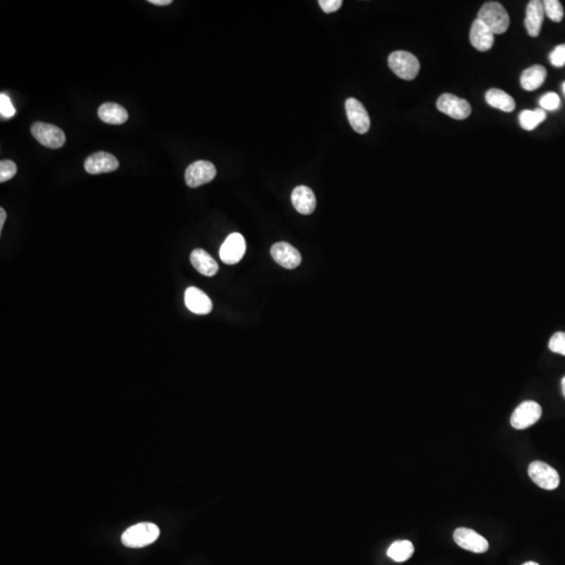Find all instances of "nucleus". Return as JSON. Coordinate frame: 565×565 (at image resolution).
<instances>
[{"mask_svg":"<svg viewBox=\"0 0 565 565\" xmlns=\"http://www.w3.org/2000/svg\"><path fill=\"white\" fill-rule=\"evenodd\" d=\"M562 88H563V92H564V94H565V82H564V83H563Z\"/></svg>","mask_w":565,"mask_h":565,"instance_id":"nucleus-35","label":"nucleus"},{"mask_svg":"<svg viewBox=\"0 0 565 565\" xmlns=\"http://www.w3.org/2000/svg\"><path fill=\"white\" fill-rule=\"evenodd\" d=\"M0 113L1 116L6 119L12 118L15 114V108L12 105L9 96L5 94H0Z\"/></svg>","mask_w":565,"mask_h":565,"instance_id":"nucleus-29","label":"nucleus"},{"mask_svg":"<svg viewBox=\"0 0 565 565\" xmlns=\"http://www.w3.org/2000/svg\"><path fill=\"white\" fill-rule=\"evenodd\" d=\"M346 111L349 122L354 131L359 134H365L369 131L371 126L369 113L358 100L349 98L346 101Z\"/></svg>","mask_w":565,"mask_h":565,"instance_id":"nucleus-11","label":"nucleus"},{"mask_svg":"<svg viewBox=\"0 0 565 565\" xmlns=\"http://www.w3.org/2000/svg\"><path fill=\"white\" fill-rule=\"evenodd\" d=\"M17 173V166L12 160L5 159L0 162V182L12 180Z\"/></svg>","mask_w":565,"mask_h":565,"instance_id":"nucleus-25","label":"nucleus"},{"mask_svg":"<svg viewBox=\"0 0 565 565\" xmlns=\"http://www.w3.org/2000/svg\"><path fill=\"white\" fill-rule=\"evenodd\" d=\"M437 107L444 114L455 120H466L471 114V106L469 103L455 94H442L437 98Z\"/></svg>","mask_w":565,"mask_h":565,"instance_id":"nucleus-5","label":"nucleus"},{"mask_svg":"<svg viewBox=\"0 0 565 565\" xmlns=\"http://www.w3.org/2000/svg\"><path fill=\"white\" fill-rule=\"evenodd\" d=\"M414 546L408 540L394 542L388 550V556L396 562H404L414 554Z\"/></svg>","mask_w":565,"mask_h":565,"instance_id":"nucleus-22","label":"nucleus"},{"mask_svg":"<svg viewBox=\"0 0 565 565\" xmlns=\"http://www.w3.org/2000/svg\"><path fill=\"white\" fill-rule=\"evenodd\" d=\"M98 118L110 125H122L127 122L129 116L126 109L116 103H105L98 111Z\"/></svg>","mask_w":565,"mask_h":565,"instance_id":"nucleus-18","label":"nucleus"},{"mask_svg":"<svg viewBox=\"0 0 565 565\" xmlns=\"http://www.w3.org/2000/svg\"><path fill=\"white\" fill-rule=\"evenodd\" d=\"M546 118V110L537 108L535 110H523L519 114V124L525 130L532 131L544 122Z\"/></svg>","mask_w":565,"mask_h":565,"instance_id":"nucleus-23","label":"nucleus"},{"mask_svg":"<svg viewBox=\"0 0 565 565\" xmlns=\"http://www.w3.org/2000/svg\"><path fill=\"white\" fill-rule=\"evenodd\" d=\"M544 3L539 0H532L530 1L525 11V26L527 28L530 36L538 37L541 31L542 24L544 19Z\"/></svg>","mask_w":565,"mask_h":565,"instance_id":"nucleus-16","label":"nucleus"},{"mask_svg":"<svg viewBox=\"0 0 565 565\" xmlns=\"http://www.w3.org/2000/svg\"><path fill=\"white\" fill-rule=\"evenodd\" d=\"M550 61L554 67H562L565 65V44L558 45L550 53Z\"/></svg>","mask_w":565,"mask_h":565,"instance_id":"nucleus-28","label":"nucleus"},{"mask_svg":"<svg viewBox=\"0 0 565 565\" xmlns=\"http://www.w3.org/2000/svg\"><path fill=\"white\" fill-rule=\"evenodd\" d=\"M548 349L552 352L565 356V332H557L550 337Z\"/></svg>","mask_w":565,"mask_h":565,"instance_id":"nucleus-26","label":"nucleus"},{"mask_svg":"<svg viewBox=\"0 0 565 565\" xmlns=\"http://www.w3.org/2000/svg\"><path fill=\"white\" fill-rule=\"evenodd\" d=\"M453 539L460 548L469 552L483 554L489 548V544L486 538L483 537L476 531L467 528H459L453 533Z\"/></svg>","mask_w":565,"mask_h":565,"instance_id":"nucleus-10","label":"nucleus"},{"mask_svg":"<svg viewBox=\"0 0 565 565\" xmlns=\"http://www.w3.org/2000/svg\"><path fill=\"white\" fill-rule=\"evenodd\" d=\"M561 388H562V394L565 398V377L563 378L562 381H561Z\"/></svg>","mask_w":565,"mask_h":565,"instance_id":"nucleus-33","label":"nucleus"},{"mask_svg":"<svg viewBox=\"0 0 565 565\" xmlns=\"http://www.w3.org/2000/svg\"><path fill=\"white\" fill-rule=\"evenodd\" d=\"M217 175L216 166L211 162L198 160L193 162L186 168L184 178L186 184L190 188H198L203 184H209Z\"/></svg>","mask_w":565,"mask_h":565,"instance_id":"nucleus-6","label":"nucleus"},{"mask_svg":"<svg viewBox=\"0 0 565 565\" xmlns=\"http://www.w3.org/2000/svg\"><path fill=\"white\" fill-rule=\"evenodd\" d=\"M546 69L542 65H533L523 71L521 77V87L528 92L538 89L546 81Z\"/></svg>","mask_w":565,"mask_h":565,"instance_id":"nucleus-20","label":"nucleus"},{"mask_svg":"<svg viewBox=\"0 0 565 565\" xmlns=\"http://www.w3.org/2000/svg\"><path fill=\"white\" fill-rule=\"evenodd\" d=\"M291 201L295 209L302 215H310L315 211V195L308 186H297L291 195Z\"/></svg>","mask_w":565,"mask_h":565,"instance_id":"nucleus-17","label":"nucleus"},{"mask_svg":"<svg viewBox=\"0 0 565 565\" xmlns=\"http://www.w3.org/2000/svg\"><path fill=\"white\" fill-rule=\"evenodd\" d=\"M84 166L87 173L96 175V174L110 173V172L116 171L120 166V164L116 156L101 151L88 156Z\"/></svg>","mask_w":565,"mask_h":565,"instance_id":"nucleus-12","label":"nucleus"},{"mask_svg":"<svg viewBox=\"0 0 565 565\" xmlns=\"http://www.w3.org/2000/svg\"><path fill=\"white\" fill-rule=\"evenodd\" d=\"M486 101L490 106L499 109L503 112H512L516 104L514 98L510 94H505L503 90L492 88L486 94Z\"/></svg>","mask_w":565,"mask_h":565,"instance_id":"nucleus-21","label":"nucleus"},{"mask_svg":"<svg viewBox=\"0 0 565 565\" xmlns=\"http://www.w3.org/2000/svg\"><path fill=\"white\" fill-rule=\"evenodd\" d=\"M159 528L154 523H137L124 532L122 542L127 548H145L155 542L159 537Z\"/></svg>","mask_w":565,"mask_h":565,"instance_id":"nucleus-1","label":"nucleus"},{"mask_svg":"<svg viewBox=\"0 0 565 565\" xmlns=\"http://www.w3.org/2000/svg\"><path fill=\"white\" fill-rule=\"evenodd\" d=\"M149 3H152V5L160 6V7H162V6L171 5L173 1H172V0H149Z\"/></svg>","mask_w":565,"mask_h":565,"instance_id":"nucleus-32","label":"nucleus"},{"mask_svg":"<svg viewBox=\"0 0 565 565\" xmlns=\"http://www.w3.org/2000/svg\"><path fill=\"white\" fill-rule=\"evenodd\" d=\"M470 42L478 51H489L494 44V34L482 20L476 18L470 30Z\"/></svg>","mask_w":565,"mask_h":565,"instance_id":"nucleus-14","label":"nucleus"},{"mask_svg":"<svg viewBox=\"0 0 565 565\" xmlns=\"http://www.w3.org/2000/svg\"><path fill=\"white\" fill-rule=\"evenodd\" d=\"M31 131L37 141L49 149H59L63 147L67 141V137L62 129L55 125L36 122L33 125Z\"/></svg>","mask_w":565,"mask_h":565,"instance_id":"nucleus-4","label":"nucleus"},{"mask_svg":"<svg viewBox=\"0 0 565 565\" xmlns=\"http://www.w3.org/2000/svg\"><path fill=\"white\" fill-rule=\"evenodd\" d=\"M184 303L191 312L198 314V315L211 313L213 310V303L211 299L196 287H190L186 289L184 293Z\"/></svg>","mask_w":565,"mask_h":565,"instance_id":"nucleus-15","label":"nucleus"},{"mask_svg":"<svg viewBox=\"0 0 565 565\" xmlns=\"http://www.w3.org/2000/svg\"><path fill=\"white\" fill-rule=\"evenodd\" d=\"M544 8L546 15L553 21L560 22L563 19L564 11L558 0H544Z\"/></svg>","mask_w":565,"mask_h":565,"instance_id":"nucleus-24","label":"nucleus"},{"mask_svg":"<svg viewBox=\"0 0 565 565\" xmlns=\"http://www.w3.org/2000/svg\"><path fill=\"white\" fill-rule=\"evenodd\" d=\"M246 252L245 239L239 233H234L226 238L220 248V259L227 265H235L243 259Z\"/></svg>","mask_w":565,"mask_h":565,"instance_id":"nucleus-9","label":"nucleus"},{"mask_svg":"<svg viewBox=\"0 0 565 565\" xmlns=\"http://www.w3.org/2000/svg\"><path fill=\"white\" fill-rule=\"evenodd\" d=\"M542 408L537 402L525 401L517 406L511 417V424L515 429L523 431L535 424L541 418Z\"/></svg>","mask_w":565,"mask_h":565,"instance_id":"nucleus-8","label":"nucleus"},{"mask_svg":"<svg viewBox=\"0 0 565 565\" xmlns=\"http://www.w3.org/2000/svg\"><path fill=\"white\" fill-rule=\"evenodd\" d=\"M478 19L482 20L493 34H503L510 26V17L503 5L496 1H489L480 8Z\"/></svg>","mask_w":565,"mask_h":565,"instance_id":"nucleus-2","label":"nucleus"},{"mask_svg":"<svg viewBox=\"0 0 565 565\" xmlns=\"http://www.w3.org/2000/svg\"><path fill=\"white\" fill-rule=\"evenodd\" d=\"M273 260L287 269H295L302 263V256L297 248L286 242H279L271 247Z\"/></svg>","mask_w":565,"mask_h":565,"instance_id":"nucleus-13","label":"nucleus"},{"mask_svg":"<svg viewBox=\"0 0 565 565\" xmlns=\"http://www.w3.org/2000/svg\"><path fill=\"white\" fill-rule=\"evenodd\" d=\"M6 219H7V213H6L5 209L1 207V209H0V234H1V232H3Z\"/></svg>","mask_w":565,"mask_h":565,"instance_id":"nucleus-31","label":"nucleus"},{"mask_svg":"<svg viewBox=\"0 0 565 565\" xmlns=\"http://www.w3.org/2000/svg\"><path fill=\"white\" fill-rule=\"evenodd\" d=\"M388 67L394 75L408 81L414 80L420 71V62L416 55L404 51L390 53Z\"/></svg>","mask_w":565,"mask_h":565,"instance_id":"nucleus-3","label":"nucleus"},{"mask_svg":"<svg viewBox=\"0 0 565 565\" xmlns=\"http://www.w3.org/2000/svg\"><path fill=\"white\" fill-rule=\"evenodd\" d=\"M539 104L544 110H557L560 107V96L556 92H548L540 98Z\"/></svg>","mask_w":565,"mask_h":565,"instance_id":"nucleus-27","label":"nucleus"},{"mask_svg":"<svg viewBox=\"0 0 565 565\" xmlns=\"http://www.w3.org/2000/svg\"><path fill=\"white\" fill-rule=\"evenodd\" d=\"M523 565H539V564H538V563L532 562V561H530V562L525 563V564Z\"/></svg>","mask_w":565,"mask_h":565,"instance_id":"nucleus-34","label":"nucleus"},{"mask_svg":"<svg viewBox=\"0 0 565 565\" xmlns=\"http://www.w3.org/2000/svg\"><path fill=\"white\" fill-rule=\"evenodd\" d=\"M320 8L324 10V13H333L340 9L342 6V0H320L318 1Z\"/></svg>","mask_w":565,"mask_h":565,"instance_id":"nucleus-30","label":"nucleus"},{"mask_svg":"<svg viewBox=\"0 0 565 565\" xmlns=\"http://www.w3.org/2000/svg\"><path fill=\"white\" fill-rule=\"evenodd\" d=\"M528 471L531 480L544 490H554L560 484V476L557 470L544 462L535 461L530 464Z\"/></svg>","mask_w":565,"mask_h":565,"instance_id":"nucleus-7","label":"nucleus"},{"mask_svg":"<svg viewBox=\"0 0 565 565\" xmlns=\"http://www.w3.org/2000/svg\"><path fill=\"white\" fill-rule=\"evenodd\" d=\"M191 263L199 273L205 277H214L219 269L215 259L201 248L193 250L191 254Z\"/></svg>","mask_w":565,"mask_h":565,"instance_id":"nucleus-19","label":"nucleus"}]
</instances>
